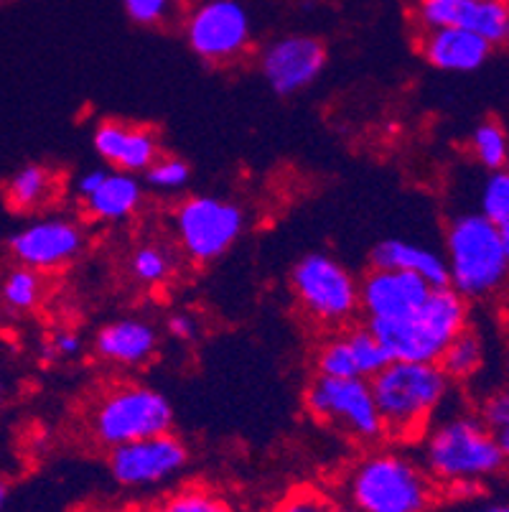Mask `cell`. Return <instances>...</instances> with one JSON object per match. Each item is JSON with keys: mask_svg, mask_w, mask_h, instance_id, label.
Returning a JSON list of instances; mask_svg holds the SVG:
<instances>
[{"mask_svg": "<svg viewBox=\"0 0 509 512\" xmlns=\"http://www.w3.org/2000/svg\"><path fill=\"white\" fill-rule=\"evenodd\" d=\"M469 512H509V500H484L476 502Z\"/></svg>", "mask_w": 509, "mask_h": 512, "instance_id": "obj_36", "label": "cell"}, {"mask_svg": "<svg viewBox=\"0 0 509 512\" xmlns=\"http://www.w3.org/2000/svg\"><path fill=\"white\" fill-rule=\"evenodd\" d=\"M504 44L509 46V16H507V34H504Z\"/></svg>", "mask_w": 509, "mask_h": 512, "instance_id": "obj_40", "label": "cell"}, {"mask_svg": "<svg viewBox=\"0 0 509 512\" xmlns=\"http://www.w3.org/2000/svg\"><path fill=\"white\" fill-rule=\"evenodd\" d=\"M176 250L194 265H212L235 248L247 230V212L222 194H189L171 209Z\"/></svg>", "mask_w": 509, "mask_h": 512, "instance_id": "obj_7", "label": "cell"}, {"mask_svg": "<svg viewBox=\"0 0 509 512\" xmlns=\"http://www.w3.org/2000/svg\"><path fill=\"white\" fill-rule=\"evenodd\" d=\"M329 505L331 502L324 492L311 487V484H298L283 497H278L265 512H326Z\"/></svg>", "mask_w": 509, "mask_h": 512, "instance_id": "obj_34", "label": "cell"}, {"mask_svg": "<svg viewBox=\"0 0 509 512\" xmlns=\"http://www.w3.org/2000/svg\"><path fill=\"white\" fill-rule=\"evenodd\" d=\"M49 293L46 276L31 271L26 265L13 263L0 276V309H6L13 316H28L41 309Z\"/></svg>", "mask_w": 509, "mask_h": 512, "instance_id": "obj_23", "label": "cell"}, {"mask_svg": "<svg viewBox=\"0 0 509 512\" xmlns=\"http://www.w3.org/2000/svg\"><path fill=\"white\" fill-rule=\"evenodd\" d=\"M347 337L349 344H352L359 377L372 380L390 362V357H387V352L382 349V344L377 342V337L372 334V329L367 324H352V327H347Z\"/></svg>", "mask_w": 509, "mask_h": 512, "instance_id": "obj_30", "label": "cell"}, {"mask_svg": "<svg viewBox=\"0 0 509 512\" xmlns=\"http://www.w3.org/2000/svg\"><path fill=\"white\" fill-rule=\"evenodd\" d=\"M494 225L509 220V169L487 171L476 192V209Z\"/></svg>", "mask_w": 509, "mask_h": 512, "instance_id": "obj_29", "label": "cell"}, {"mask_svg": "<svg viewBox=\"0 0 509 512\" xmlns=\"http://www.w3.org/2000/svg\"><path fill=\"white\" fill-rule=\"evenodd\" d=\"M339 490L357 512H433L441 502V490L431 474L400 444H377L357 456L344 472Z\"/></svg>", "mask_w": 509, "mask_h": 512, "instance_id": "obj_2", "label": "cell"}, {"mask_svg": "<svg viewBox=\"0 0 509 512\" xmlns=\"http://www.w3.org/2000/svg\"><path fill=\"white\" fill-rule=\"evenodd\" d=\"M191 464V449L179 434L151 436L107 451V474L125 492H151L174 482Z\"/></svg>", "mask_w": 509, "mask_h": 512, "instance_id": "obj_11", "label": "cell"}, {"mask_svg": "<svg viewBox=\"0 0 509 512\" xmlns=\"http://www.w3.org/2000/svg\"><path fill=\"white\" fill-rule=\"evenodd\" d=\"M326 512H357L354 507H349L347 502H331L329 507H326Z\"/></svg>", "mask_w": 509, "mask_h": 512, "instance_id": "obj_38", "label": "cell"}, {"mask_svg": "<svg viewBox=\"0 0 509 512\" xmlns=\"http://www.w3.org/2000/svg\"><path fill=\"white\" fill-rule=\"evenodd\" d=\"M415 49L436 72L471 74L489 62L494 46L466 29H431L418 31Z\"/></svg>", "mask_w": 509, "mask_h": 512, "instance_id": "obj_19", "label": "cell"}, {"mask_svg": "<svg viewBox=\"0 0 509 512\" xmlns=\"http://www.w3.org/2000/svg\"><path fill=\"white\" fill-rule=\"evenodd\" d=\"M92 151L102 166L140 176L163 153L161 136L151 125L125 118H102L92 130Z\"/></svg>", "mask_w": 509, "mask_h": 512, "instance_id": "obj_17", "label": "cell"}, {"mask_svg": "<svg viewBox=\"0 0 509 512\" xmlns=\"http://www.w3.org/2000/svg\"><path fill=\"white\" fill-rule=\"evenodd\" d=\"M87 342L82 334L72 327H59L49 332L41 342V360L51 365H64V362H77L84 355Z\"/></svg>", "mask_w": 509, "mask_h": 512, "instance_id": "obj_33", "label": "cell"}, {"mask_svg": "<svg viewBox=\"0 0 509 512\" xmlns=\"http://www.w3.org/2000/svg\"><path fill=\"white\" fill-rule=\"evenodd\" d=\"M509 0H415L418 31L466 29L492 46L504 44Z\"/></svg>", "mask_w": 509, "mask_h": 512, "instance_id": "obj_15", "label": "cell"}, {"mask_svg": "<svg viewBox=\"0 0 509 512\" xmlns=\"http://www.w3.org/2000/svg\"><path fill=\"white\" fill-rule=\"evenodd\" d=\"M0 400H3V385H0Z\"/></svg>", "mask_w": 509, "mask_h": 512, "instance_id": "obj_41", "label": "cell"}, {"mask_svg": "<svg viewBox=\"0 0 509 512\" xmlns=\"http://www.w3.org/2000/svg\"><path fill=\"white\" fill-rule=\"evenodd\" d=\"M507 169H509V164H507Z\"/></svg>", "mask_w": 509, "mask_h": 512, "instance_id": "obj_43", "label": "cell"}, {"mask_svg": "<svg viewBox=\"0 0 509 512\" xmlns=\"http://www.w3.org/2000/svg\"><path fill=\"white\" fill-rule=\"evenodd\" d=\"M314 370L316 375L326 377H359L347 329H344V332L329 334V337L314 349Z\"/></svg>", "mask_w": 509, "mask_h": 512, "instance_id": "obj_28", "label": "cell"}, {"mask_svg": "<svg viewBox=\"0 0 509 512\" xmlns=\"http://www.w3.org/2000/svg\"><path fill=\"white\" fill-rule=\"evenodd\" d=\"M123 11L140 29H161L181 13V0H123Z\"/></svg>", "mask_w": 509, "mask_h": 512, "instance_id": "obj_32", "label": "cell"}, {"mask_svg": "<svg viewBox=\"0 0 509 512\" xmlns=\"http://www.w3.org/2000/svg\"><path fill=\"white\" fill-rule=\"evenodd\" d=\"M431 291V283L415 273L370 268L359 278V314L364 316V324L403 319L413 314Z\"/></svg>", "mask_w": 509, "mask_h": 512, "instance_id": "obj_18", "label": "cell"}, {"mask_svg": "<svg viewBox=\"0 0 509 512\" xmlns=\"http://www.w3.org/2000/svg\"><path fill=\"white\" fill-rule=\"evenodd\" d=\"M476 416L482 418L484 426L489 428V434L494 436L499 451H502L504 462L509 464V385H502V388L484 395Z\"/></svg>", "mask_w": 509, "mask_h": 512, "instance_id": "obj_31", "label": "cell"}, {"mask_svg": "<svg viewBox=\"0 0 509 512\" xmlns=\"http://www.w3.org/2000/svg\"><path fill=\"white\" fill-rule=\"evenodd\" d=\"M140 512H240L227 495L202 482L181 484Z\"/></svg>", "mask_w": 509, "mask_h": 512, "instance_id": "obj_25", "label": "cell"}, {"mask_svg": "<svg viewBox=\"0 0 509 512\" xmlns=\"http://www.w3.org/2000/svg\"><path fill=\"white\" fill-rule=\"evenodd\" d=\"M288 288L296 309L319 327H352L359 314V278L342 260L321 250H311L291 265Z\"/></svg>", "mask_w": 509, "mask_h": 512, "instance_id": "obj_8", "label": "cell"}, {"mask_svg": "<svg viewBox=\"0 0 509 512\" xmlns=\"http://www.w3.org/2000/svg\"><path fill=\"white\" fill-rule=\"evenodd\" d=\"M469 301L451 286H438L428 299L403 319L367 324L390 360L438 362L451 339L459 337L469 324Z\"/></svg>", "mask_w": 509, "mask_h": 512, "instance_id": "obj_6", "label": "cell"}, {"mask_svg": "<svg viewBox=\"0 0 509 512\" xmlns=\"http://www.w3.org/2000/svg\"><path fill=\"white\" fill-rule=\"evenodd\" d=\"M329 62V49L314 34H286L258 51V72L268 90L293 97L316 85Z\"/></svg>", "mask_w": 509, "mask_h": 512, "instance_id": "obj_13", "label": "cell"}, {"mask_svg": "<svg viewBox=\"0 0 509 512\" xmlns=\"http://www.w3.org/2000/svg\"><path fill=\"white\" fill-rule=\"evenodd\" d=\"M69 512H90V510H69Z\"/></svg>", "mask_w": 509, "mask_h": 512, "instance_id": "obj_42", "label": "cell"}, {"mask_svg": "<svg viewBox=\"0 0 509 512\" xmlns=\"http://www.w3.org/2000/svg\"><path fill=\"white\" fill-rule=\"evenodd\" d=\"M176 411L163 390L146 383L105 385L84 413V428L95 446L110 451L130 441L174 431Z\"/></svg>", "mask_w": 509, "mask_h": 512, "instance_id": "obj_5", "label": "cell"}, {"mask_svg": "<svg viewBox=\"0 0 509 512\" xmlns=\"http://www.w3.org/2000/svg\"><path fill=\"white\" fill-rule=\"evenodd\" d=\"M380 411L385 441L405 446L423 436L433 418L446 408L454 383L436 362L390 360L370 380Z\"/></svg>", "mask_w": 509, "mask_h": 512, "instance_id": "obj_3", "label": "cell"}, {"mask_svg": "<svg viewBox=\"0 0 509 512\" xmlns=\"http://www.w3.org/2000/svg\"><path fill=\"white\" fill-rule=\"evenodd\" d=\"M166 334L174 339L176 344H184V347H191V344L199 342L202 337V319L194 314V311H171L166 316V324H163Z\"/></svg>", "mask_w": 509, "mask_h": 512, "instance_id": "obj_35", "label": "cell"}, {"mask_svg": "<svg viewBox=\"0 0 509 512\" xmlns=\"http://www.w3.org/2000/svg\"><path fill=\"white\" fill-rule=\"evenodd\" d=\"M90 245V235L77 217L67 214H44L28 220L8 237V253L13 263L26 265L31 271L56 273L77 263Z\"/></svg>", "mask_w": 509, "mask_h": 512, "instance_id": "obj_12", "label": "cell"}, {"mask_svg": "<svg viewBox=\"0 0 509 512\" xmlns=\"http://www.w3.org/2000/svg\"><path fill=\"white\" fill-rule=\"evenodd\" d=\"M140 181L146 189L156 194H181L186 186L191 184V164L186 158L176 156V153H161V156L148 166Z\"/></svg>", "mask_w": 509, "mask_h": 512, "instance_id": "obj_27", "label": "cell"}, {"mask_svg": "<svg viewBox=\"0 0 509 512\" xmlns=\"http://www.w3.org/2000/svg\"><path fill=\"white\" fill-rule=\"evenodd\" d=\"M181 29L191 54L207 67L242 62L255 41V23L245 0H194Z\"/></svg>", "mask_w": 509, "mask_h": 512, "instance_id": "obj_10", "label": "cell"}, {"mask_svg": "<svg viewBox=\"0 0 509 512\" xmlns=\"http://www.w3.org/2000/svg\"><path fill=\"white\" fill-rule=\"evenodd\" d=\"M161 352V332L146 316H118L105 321L92 337L97 362L120 372H138L156 362Z\"/></svg>", "mask_w": 509, "mask_h": 512, "instance_id": "obj_16", "label": "cell"}, {"mask_svg": "<svg viewBox=\"0 0 509 512\" xmlns=\"http://www.w3.org/2000/svg\"><path fill=\"white\" fill-rule=\"evenodd\" d=\"M484 360H487V347H484L482 334L476 332V329L466 327L459 337L451 339V344L443 349L436 365L456 385L469 383L471 377L479 375L484 367Z\"/></svg>", "mask_w": 509, "mask_h": 512, "instance_id": "obj_24", "label": "cell"}, {"mask_svg": "<svg viewBox=\"0 0 509 512\" xmlns=\"http://www.w3.org/2000/svg\"><path fill=\"white\" fill-rule=\"evenodd\" d=\"M6 502H8V484L0 479V512L6 510Z\"/></svg>", "mask_w": 509, "mask_h": 512, "instance_id": "obj_39", "label": "cell"}, {"mask_svg": "<svg viewBox=\"0 0 509 512\" xmlns=\"http://www.w3.org/2000/svg\"><path fill=\"white\" fill-rule=\"evenodd\" d=\"M62 179L51 166L28 161L18 166L3 184L6 207L16 214H39L59 199Z\"/></svg>", "mask_w": 509, "mask_h": 512, "instance_id": "obj_21", "label": "cell"}, {"mask_svg": "<svg viewBox=\"0 0 509 512\" xmlns=\"http://www.w3.org/2000/svg\"><path fill=\"white\" fill-rule=\"evenodd\" d=\"M499 237H502V248H504V255H507V263H509V220L499 225Z\"/></svg>", "mask_w": 509, "mask_h": 512, "instance_id": "obj_37", "label": "cell"}, {"mask_svg": "<svg viewBox=\"0 0 509 512\" xmlns=\"http://www.w3.org/2000/svg\"><path fill=\"white\" fill-rule=\"evenodd\" d=\"M370 268H390V271L415 273L433 288L448 286L446 260L443 253L428 248L423 242H410L403 237H385L372 248Z\"/></svg>", "mask_w": 509, "mask_h": 512, "instance_id": "obj_20", "label": "cell"}, {"mask_svg": "<svg viewBox=\"0 0 509 512\" xmlns=\"http://www.w3.org/2000/svg\"><path fill=\"white\" fill-rule=\"evenodd\" d=\"M420 464L438 490L451 497L474 500L482 484L504 469V456L484 421L471 411L438 413L418 439Z\"/></svg>", "mask_w": 509, "mask_h": 512, "instance_id": "obj_1", "label": "cell"}, {"mask_svg": "<svg viewBox=\"0 0 509 512\" xmlns=\"http://www.w3.org/2000/svg\"><path fill=\"white\" fill-rule=\"evenodd\" d=\"M146 186L140 176L112 171L107 166L87 169L74 179V199L90 222L123 225L146 204Z\"/></svg>", "mask_w": 509, "mask_h": 512, "instance_id": "obj_14", "label": "cell"}, {"mask_svg": "<svg viewBox=\"0 0 509 512\" xmlns=\"http://www.w3.org/2000/svg\"><path fill=\"white\" fill-rule=\"evenodd\" d=\"M469 156L474 158V164L482 166L484 171H499L507 169L509 164V130L499 120L487 118L482 123H476L469 133Z\"/></svg>", "mask_w": 509, "mask_h": 512, "instance_id": "obj_26", "label": "cell"}, {"mask_svg": "<svg viewBox=\"0 0 509 512\" xmlns=\"http://www.w3.org/2000/svg\"><path fill=\"white\" fill-rule=\"evenodd\" d=\"M303 411L319 426L362 446L385 441L380 411L370 380L364 377L316 375L303 388Z\"/></svg>", "mask_w": 509, "mask_h": 512, "instance_id": "obj_9", "label": "cell"}, {"mask_svg": "<svg viewBox=\"0 0 509 512\" xmlns=\"http://www.w3.org/2000/svg\"><path fill=\"white\" fill-rule=\"evenodd\" d=\"M448 286L466 301H489L509 286V263L499 225L479 212H459L443 232Z\"/></svg>", "mask_w": 509, "mask_h": 512, "instance_id": "obj_4", "label": "cell"}, {"mask_svg": "<svg viewBox=\"0 0 509 512\" xmlns=\"http://www.w3.org/2000/svg\"><path fill=\"white\" fill-rule=\"evenodd\" d=\"M179 268V253L163 240H140L130 248L125 258V271L135 286L156 291V288L171 283Z\"/></svg>", "mask_w": 509, "mask_h": 512, "instance_id": "obj_22", "label": "cell"}]
</instances>
